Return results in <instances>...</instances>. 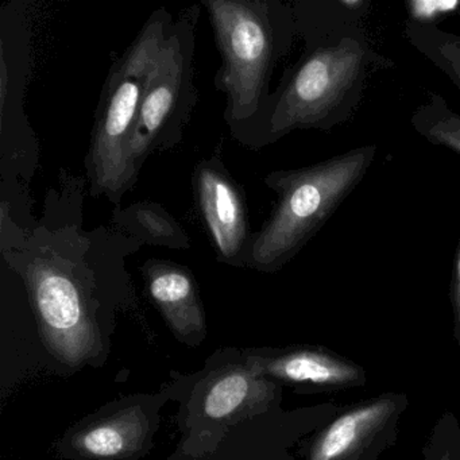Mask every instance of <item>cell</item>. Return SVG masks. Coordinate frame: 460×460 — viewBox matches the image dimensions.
<instances>
[{"instance_id": "14", "label": "cell", "mask_w": 460, "mask_h": 460, "mask_svg": "<svg viewBox=\"0 0 460 460\" xmlns=\"http://www.w3.org/2000/svg\"><path fill=\"white\" fill-rule=\"evenodd\" d=\"M406 41L436 68L440 69L460 91V36L441 31L432 23L406 20L403 25Z\"/></svg>"}, {"instance_id": "15", "label": "cell", "mask_w": 460, "mask_h": 460, "mask_svg": "<svg viewBox=\"0 0 460 460\" xmlns=\"http://www.w3.org/2000/svg\"><path fill=\"white\" fill-rule=\"evenodd\" d=\"M411 125L429 144L460 155V114L449 107L444 96L428 93V102L411 112Z\"/></svg>"}, {"instance_id": "9", "label": "cell", "mask_w": 460, "mask_h": 460, "mask_svg": "<svg viewBox=\"0 0 460 460\" xmlns=\"http://www.w3.org/2000/svg\"><path fill=\"white\" fill-rule=\"evenodd\" d=\"M152 303L182 341L200 343L206 314L195 276L187 266L168 260H147L139 269Z\"/></svg>"}, {"instance_id": "8", "label": "cell", "mask_w": 460, "mask_h": 460, "mask_svg": "<svg viewBox=\"0 0 460 460\" xmlns=\"http://www.w3.org/2000/svg\"><path fill=\"white\" fill-rule=\"evenodd\" d=\"M193 196L219 262L246 268L252 235L246 193L222 157L211 155L193 169Z\"/></svg>"}, {"instance_id": "2", "label": "cell", "mask_w": 460, "mask_h": 460, "mask_svg": "<svg viewBox=\"0 0 460 460\" xmlns=\"http://www.w3.org/2000/svg\"><path fill=\"white\" fill-rule=\"evenodd\" d=\"M304 49L285 69L244 146L262 149L297 130L330 133L351 119L371 75L394 68L363 26L371 0H296Z\"/></svg>"}, {"instance_id": "4", "label": "cell", "mask_w": 460, "mask_h": 460, "mask_svg": "<svg viewBox=\"0 0 460 460\" xmlns=\"http://www.w3.org/2000/svg\"><path fill=\"white\" fill-rule=\"evenodd\" d=\"M376 152V145H365L304 168L266 174L263 182L277 201L252 235L246 268L276 273L289 263L362 182Z\"/></svg>"}, {"instance_id": "12", "label": "cell", "mask_w": 460, "mask_h": 460, "mask_svg": "<svg viewBox=\"0 0 460 460\" xmlns=\"http://www.w3.org/2000/svg\"><path fill=\"white\" fill-rule=\"evenodd\" d=\"M392 398H379L336 419L312 446L309 460H344L373 438L394 411Z\"/></svg>"}, {"instance_id": "13", "label": "cell", "mask_w": 460, "mask_h": 460, "mask_svg": "<svg viewBox=\"0 0 460 460\" xmlns=\"http://www.w3.org/2000/svg\"><path fill=\"white\" fill-rule=\"evenodd\" d=\"M111 225L144 244L171 250L190 249V238L179 220L161 204L138 201L114 208Z\"/></svg>"}, {"instance_id": "6", "label": "cell", "mask_w": 460, "mask_h": 460, "mask_svg": "<svg viewBox=\"0 0 460 460\" xmlns=\"http://www.w3.org/2000/svg\"><path fill=\"white\" fill-rule=\"evenodd\" d=\"M199 17V4L179 13L147 75L130 138L131 165L138 177L150 155L169 152L184 139L198 103L193 60Z\"/></svg>"}, {"instance_id": "1", "label": "cell", "mask_w": 460, "mask_h": 460, "mask_svg": "<svg viewBox=\"0 0 460 460\" xmlns=\"http://www.w3.org/2000/svg\"><path fill=\"white\" fill-rule=\"evenodd\" d=\"M85 188L83 177L63 172L34 227L17 244L0 249L25 284L42 332L74 365L95 349L103 303L131 292L125 260L144 246L114 226L85 230Z\"/></svg>"}, {"instance_id": "5", "label": "cell", "mask_w": 460, "mask_h": 460, "mask_svg": "<svg viewBox=\"0 0 460 460\" xmlns=\"http://www.w3.org/2000/svg\"><path fill=\"white\" fill-rule=\"evenodd\" d=\"M173 23V14L166 7L155 10L112 64L104 82L85 155V173L88 193L93 199L106 198L115 208H120L126 193L138 181L130 161L131 133L147 75Z\"/></svg>"}, {"instance_id": "16", "label": "cell", "mask_w": 460, "mask_h": 460, "mask_svg": "<svg viewBox=\"0 0 460 460\" xmlns=\"http://www.w3.org/2000/svg\"><path fill=\"white\" fill-rule=\"evenodd\" d=\"M252 393V378L249 373L223 374L208 387L204 397V413L217 421L236 416L249 403Z\"/></svg>"}, {"instance_id": "7", "label": "cell", "mask_w": 460, "mask_h": 460, "mask_svg": "<svg viewBox=\"0 0 460 460\" xmlns=\"http://www.w3.org/2000/svg\"><path fill=\"white\" fill-rule=\"evenodd\" d=\"M22 7V4H6L0 23L2 188L25 187L39 165V142L23 110V93L31 74V36Z\"/></svg>"}, {"instance_id": "17", "label": "cell", "mask_w": 460, "mask_h": 460, "mask_svg": "<svg viewBox=\"0 0 460 460\" xmlns=\"http://www.w3.org/2000/svg\"><path fill=\"white\" fill-rule=\"evenodd\" d=\"M452 303H454L455 317H456L457 335L460 339V239L457 242L452 268Z\"/></svg>"}, {"instance_id": "10", "label": "cell", "mask_w": 460, "mask_h": 460, "mask_svg": "<svg viewBox=\"0 0 460 460\" xmlns=\"http://www.w3.org/2000/svg\"><path fill=\"white\" fill-rule=\"evenodd\" d=\"M247 366L254 376H268L289 384H311L319 386H346L362 378L359 367L311 349L282 352L250 351Z\"/></svg>"}, {"instance_id": "3", "label": "cell", "mask_w": 460, "mask_h": 460, "mask_svg": "<svg viewBox=\"0 0 460 460\" xmlns=\"http://www.w3.org/2000/svg\"><path fill=\"white\" fill-rule=\"evenodd\" d=\"M222 66L214 84L226 95L223 117L243 145L270 101L279 61L297 39L292 4L281 0H204Z\"/></svg>"}, {"instance_id": "11", "label": "cell", "mask_w": 460, "mask_h": 460, "mask_svg": "<svg viewBox=\"0 0 460 460\" xmlns=\"http://www.w3.org/2000/svg\"><path fill=\"white\" fill-rule=\"evenodd\" d=\"M149 433L146 417L138 408L128 406L80 427L72 446L84 459L125 460L141 452Z\"/></svg>"}]
</instances>
